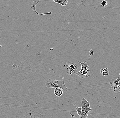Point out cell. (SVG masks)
Returning <instances> with one entry per match:
<instances>
[{
	"instance_id": "obj_1",
	"label": "cell",
	"mask_w": 120,
	"mask_h": 118,
	"mask_svg": "<svg viewBox=\"0 0 120 118\" xmlns=\"http://www.w3.org/2000/svg\"><path fill=\"white\" fill-rule=\"evenodd\" d=\"M46 88L47 89L58 88L64 91H67L68 89L64 83V80H58L55 79H49L45 83Z\"/></svg>"
},
{
	"instance_id": "obj_2",
	"label": "cell",
	"mask_w": 120,
	"mask_h": 118,
	"mask_svg": "<svg viewBox=\"0 0 120 118\" xmlns=\"http://www.w3.org/2000/svg\"><path fill=\"white\" fill-rule=\"evenodd\" d=\"M81 66V68L80 71L76 72L75 74L79 76L81 78L88 77L91 75V69L90 67L88 65L87 62L84 61V62L78 61Z\"/></svg>"
},
{
	"instance_id": "obj_3",
	"label": "cell",
	"mask_w": 120,
	"mask_h": 118,
	"mask_svg": "<svg viewBox=\"0 0 120 118\" xmlns=\"http://www.w3.org/2000/svg\"><path fill=\"white\" fill-rule=\"evenodd\" d=\"M82 116L81 118H87L89 111L92 110L90 103L85 98L82 100Z\"/></svg>"
},
{
	"instance_id": "obj_4",
	"label": "cell",
	"mask_w": 120,
	"mask_h": 118,
	"mask_svg": "<svg viewBox=\"0 0 120 118\" xmlns=\"http://www.w3.org/2000/svg\"><path fill=\"white\" fill-rule=\"evenodd\" d=\"M64 66L66 68L67 72L69 75L75 73L78 70L77 65L75 63L72 62H67L64 65Z\"/></svg>"
},
{
	"instance_id": "obj_5",
	"label": "cell",
	"mask_w": 120,
	"mask_h": 118,
	"mask_svg": "<svg viewBox=\"0 0 120 118\" xmlns=\"http://www.w3.org/2000/svg\"><path fill=\"white\" fill-rule=\"evenodd\" d=\"M24 118H46L45 115H42L40 112L30 110L25 115Z\"/></svg>"
},
{
	"instance_id": "obj_6",
	"label": "cell",
	"mask_w": 120,
	"mask_h": 118,
	"mask_svg": "<svg viewBox=\"0 0 120 118\" xmlns=\"http://www.w3.org/2000/svg\"><path fill=\"white\" fill-rule=\"evenodd\" d=\"M120 81V77H118L117 79H112L111 80V82L109 83V84L113 92H118L117 90V86L118 83Z\"/></svg>"
},
{
	"instance_id": "obj_7",
	"label": "cell",
	"mask_w": 120,
	"mask_h": 118,
	"mask_svg": "<svg viewBox=\"0 0 120 118\" xmlns=\"http://www.w3.org/2000/svg\"><path fill=\"white\" fill-rule=\"evenodd\" d=\"M32 4H31V9L33 10L34 12L37 14L43 15H45L52 14V13L51 12L46 13H42V14H39V13H38L36 10V7L37 4L40 2V0H32Z\"/></svg>"
},
{
	"instance_id": "obj_8",
	"label": "cell",
	"mask_w": 120,
	"mask_h": 118,
	"mask_svg": "<svg viewBox=\"0 0 120 118\" xmlns=\"http://www.w3.org/2000/svg\"><path fill=\"white\" fill-rule=\"evenodd\" d=\"M54 93L56 96L60 97L63 93V91L60 88H56L54 91Z\"/></svg>"
},
{
	"instance_id": "obj_9",
	"label": "cell",
	"mask_w": 120,
	"mask_h": 118,
	"mask_svg": "<svg viewBox=\"0 0 120 118\" xmlns=\"http://www.w3.org/2000/svg\"><path fill=\"white\" fill-rule=\"evenodd\" d=\"M54 2L56 3L59 4L62 6H66L68 4V0H53Z\"/></svg>"
},
{
	"instance_id": "obj_10",
	"label": "cell",
	"mask_w": 120,
	"mask_h": 118,
	"mask_svg": "<svg viewBox=\"0 0 120 118\" xmlns=\"http://www.w3.org/2000/svg\"><path fill=\"white\" fill-rule=\"evenodd\" d=\"M76 110L77 111V113L79 115V118H81L82 116L81 107H77L76 108Z\"/></svg>"
},
{
	"instance_id": "obj_11",
	"label": "cell",
	"mask_w": 120,
	"mask_h": 118,
	"mask_svg": "<svg viewBox=\"0 0 120 118\" xmlns=\"http://www.w3.org/2000/svg\"><path fill=\"white\" fill-rule=\"evenodd\" d=\"M101 6L102 7H105L107 6L108 4V3L106 1H103L102 2H101L100 3Z\"/></svg>"
},
{
	"instance_id": "obj_12",
	"label": "cell",
	"mask_w": 120,
	"mask_h": 118,
	"mask_svg": "<svg viewBox=\"0 0 120 118\" xmlns=\"http://www.w3.org/2000/svg\"><path fill=\"white\" fill-rule=\"evenodd\" d=\"M12 68L13 69H16L18 68V66L16 64H14L13 65Z\"/></svg>"
}]
</instances>
